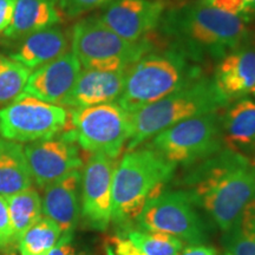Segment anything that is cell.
Returning a JSON list of instances; mask_svg holds the SVG:
<instances>
[{"instance_id":"1","label":"cell","mask_w":255,"mask_h":255,"mask_svg":"<svg viewBox=\"0 0 255 255\" xmlns=\"http://www.w3.org/2000/svg\"><path fill=\"white\" fill-rule=\"evenodd\" d=\"M157 31L165 45L200 65L219 62L233 50L255 41L247 21L203 0L165 9Z\"/></svg>"},{"instance_id":"2","label":"cell","mask_w":255,"mask_h":255,"mask_svg":"<svg viewBox=\"0 0 255 255\" xmlns=\"http://www.w3.org/2000/svg\"><path fill=\"white\" fill-rule=\"evenodd\" d=\"M188 168L184 190L222 233L228 231L255 197V162L223 148Z\"/></svg>"},{"instance_id":"3","label":"cell","mask_w":255,"mask_h":255,"mask_svg":"<svg viewBox=\"0 0 255 255\" xmlns=\"http://www.w3.org/2000/svg\"><path fill=\"white\" fill-rule=\"evenodd\" d=\"M176 168L146 144L127 150L114 174L111 222L120 231L132 227L146 203L164 190Z\"/></svg>"},{"instance_id":"4","label":"cell","mask_w":255,"mask_h":255,"mask_svg":"<svg viewBox=\"0 0 255 255\" xmlns=\"http://www.w3.org/2000/svg\"><path fill=\"white\" fill-rule=\"evenodd\" d=\"M205 75L202 65L173 46L145 53L126 71L119 103L129 114L155 103Z\"/></svg>"},{"instance_id":"5","label":"cell","mask_w":255,"mask_h":255,"mask_svg":"<svg viewBox=\"0 0 255 255\" xmlns=\"http://www.w3.org/2000/svg\"><path fill=\"white\" fill-rule=\"evenodd\" d=\"M229 104L216 89L210 76L177 89L165 97L131 115V136L127 150L138 148L174 124L188 119L221 110Z\"/></svg>"},{"instance_id":"6","label":"cell","mask_w":255,"mask_h":255,"mask_svg":"<svg viewBox=\"0 0 255 255\" xmlns=\"http://www.w3.org/2000/svg\"><path fill=\"white\" fill-rule=\"evenodd\" d=\"M71 51L82 69L126 72L155 47L149 38L130 41L120 37L97 15L82 18L73 25Z\"/></svg>"},{"instance_id":"7","label":"cell","mask_w":255,"mask_h":255,"mask_svg":"<svg viewBox=\"0 0 255 255\" xmlns=\"http://www.w3.org/2000/svg\"><path fill=\"white\" fill-rule=\"evenodd\" d=\"M221 110L174 124L144 144L176 167H191L225 148Z\"/></svg>"},{"instance_id":"8","label":"cell","mask_w":255,"mask_h":255,"mask_svg":"<svg viewBox=\"0 0 255 255\" xmlns=\"http://www.w3.org/2000/svg\"><path fill=\"white\" fill-rule=\"evenodd\" d=\"M68 128L79 148L117 158L131 136V115L115 103L69 111Z\"/></svg>"},{"instance_id":"9","label":"cell","mask_w":255,"mask_h":255,"mask_svg":"<svg viewBox=\"0 0 255 255\" xmlns=\"http://www.w3.org/2000/svg\"><path fill=\"white\" fill-rule=\"evenodd\" d=\"M132 227L161 232L188 245L208 241V226L193 197L184 189L163 190L146 203Z\"/></svg>"},{"instance_id":"10","label":"cell","mask_w":255,"mask_h":255,"mask_svg":"<svg viewBox=\"0 0 255 255\" xmlns=\"http://www.w3.org/2000/svg\"><path fill=\"white\" fill-rule=\"evenodd\" d=\"M69 123V110L62 105L20 95L0 109V137L31 143L58 135Z\"/></svg>"},{"instance_id":"11","label":"cell","mask_w":255,"mask_h":255,"mask_svg":"<svg viewBox=\"0 0 255 255\" xmlns=\"http://www.w3.org/2000/svg\"><path fill=\"white\" fill-rule=\"evenodd\" d=\"M117 158L91 154L82 173L81 218L87 228L107 231L111 222L113 181Z\"/></svg>"},{"instance_id":"12","label":"cell","mask_w":255,"mask_h":255,"mask_svg":"<svg viewBox=\"0 0 255 255\" xmlns=\"http://www.w3.org/2000/svg\"><path fill=\"white\" fill-rule=\"evenodd\" d=\"M24 152L32 180L40 188L83 167L79 145L68 126L58 135L28 143Z\"/></svg>"},{"instance_id":"13","label":"cell","mask_w":255,"mask_h":255,"mask_svg":"<svg viewBox=\"0 0 255 255\" xmlns=\"http://www.w3.org/2000/svg\"><path fill=\"white\" fill-rule=\"evenodd\" d=\"M165 9L162 0H117L97 17L120 37L139 41L157 30Z\"/></svg>"},{"instance_id":"14","label":"cell","mask_w":255,"mask_h":255,"mask_svg":"<svg viewBox=\"0 0 255 255\" xmlns=\"http://www.w3.org/2000/svg\"><path fill=\"white\" fill-rule=\"evenodd\" d=\"M82 66L70 49L58 58L31 72L21 95L60 105L77 81Z\"/></svg>"},{"instance_id":"15","label":"cell","mask_w":255,"mask_h":255,"mask_svg":"<svg viewBox=\"0 0 255 255\" xmlns=\"http://www.w3.org/2000/svg\"><path fill=\"white\" fill-rule=\"evenodd\" d=\"M212 78L228 103L255 94V41L233 50L216 62Z\"/></svg>"},{"instance_id":"16","label":"cell","mask_w":255,"mask_h":255,"mask_svg":"<svg viewBox=\"0 0 255 255\" xmlns=\"http://www.w3.org/2000/svg\"><path fill=\"white\" fill-rule=\"evenodd\" d=\"M82 170H75L44 188L43 214L55 221L63 234L73 233L81 216Z\"/></svg>"},{"instance_id":"17","label":"cell","mask_w":255,"mask_h":255,"mask_svg":"<svg viewBox=\"0 0 255 255\" xmlns=\"http://www.w3.org/2000/svg\"><path fill=\"white\" fill-rule=\"evenodd\" d=\"M126 72L82 69L77 81L60 105L70 109L119 102L123 92Z\"/></svg>"},{"instance_id":"18","label":"cell","mask_w":255,"mask_h":255,"mask_svg":"<svg viewBox=\"0 0 255 255\" xmlns=\"http://www.w3.org/2000/svg\"><path fill=\"white\" fill-rule=\"evenodd\" d=\"M7 56L31 71L58 58L70 50L68 33L59 25L33 32L7 43Z\"/></svg>"},{"instance_id":"19","label":"cell","mask_w":255,"mask_h":255,"mask_svg":"<svg viewBox=\"0 0 255 255\" xmlns=\"http://www.w3.org/2000/svg\"><path fill=\"white\" fill-rule=\"evenodd\" d=\"M225 148L255 158V101L248 97L233 101L221 110Z\"/></svg>"},{"instance_id":"20","label":"cell","mask_w":255,"mask_h":255,"mask_svg":"<svg viewBox=\"0 0 255 255\" xmlns=\"http://www.w3.org/2000/svg\"><path fill=\"white\" fill-rule=\"evenodd\" d=\"M63 17L60 0H15L13 18L2 38L12 43L33 32L59 25Z\"/></svg>"},{"instance_id":"21","label":"cell","mask_w":255,"mask_h":255,"mask_svg":"<svg viewBox=\"0 0 255 255\" xmlns=\"http://www.w3.org/2000/svg\"><path fill=\"white\" fill-rule=\"evenodd\" d=\"M32 182L24 145L0 137V195H14L31 188Z\"/></svg>"},{"instance_id":"22","label":"cell","mask_w":255,"mask_h":255,"mask_svg":"<svg viewBox=\"0 0 255 255\" xmlns=\"http://www.w3.org/2000/svg\"><path fill=\"white\" fill-rule=\"evenodd\" d=\"M11 219L13 245H18L25 232L43 216L41 197L37 190L28 188L6 197Z\"/></svg>"},{"instance_id":"23","label":"cell","mask_w":255,"mask_h":255,"mask_svg":"<svg viewBox=\"0 0 255 255\" xmlns=\"http://www.w3.org/2000/svg\"><path fill=\"white\" fill-rule=\"evenodd\" d=\"M222 245L232 255H255V197L234 225L223 232Z\"/></svg>"},{"instance_id":"24","label":"cell","mask_w":255,"mask_h":255,"mask_svg":"<svg viewBox=\"0 0 255 255\" xmlns=\"http://www.w3.org/2000/svg\"><path fill=\"white\" fill-rule=\"evenodd\" d=\"M137 250L144 255H180L184 242L161 232L130 227L120 231Z\"/></svg>"},{"instance_id":"25","label":"cell","mask_w":255,"mask_h":255,"mask_svg":"<svg viewBox=\"0 0 255 255\" xmlns=\"http://www.w3.org/2000/svg\"><path fill=\"white\" fill-rule=\"evenodd\" d=\"M63 235L55 221L41 216L32 225L18 242L20 255H46Z\"/></svg>"},{"instance_id":"26","label":"cell","mask_w":255,"mask_h":255,"mask_svg":"<svg viewBox=\"0 0 255 255\" xmlns=\"http://www.w3.org/2000/svg\"><path fill=\"white\" fill-rule=\"evenodd\" d=\"M31 70L0 53V104L13 102L23 92Z\"/></svg>"},{"instance_id":"27","label":"cell","mask_w":255,"mask_h":255,"mask_svg":"<svg viewBox=\"0 0 255 255\" xmlns=\"http://www.w3.org/2000/svg\"><path fill=\"white\" fill-rule=\"evenodd\" d=\"M213 7L238 15L245 21L255 19V0H203Z\"/></svg>"},{"instance_id":"28","label":"cell","mask_w":255,"mask_h":255,"mask_svg":"<svg viewBox=\"0 0 255 255\" xmlns=\"http://www.w3.org/2000/svg\"><path fill=\"white\" fill-rule=\"evenodd\" d=\"M115 1L117 0H60V8L65 17L77 18L97 8H104Z\"/></svg>"},{"instance_id":"29","label":"cell","mask_w":255,"mask_h":255,"mask_svg":"<svg viewBox=\"0 0 255 255\" xmlns=\"http://www.w3.org/2000/svg\"><path fill=\"white\" fill-rule=\"evenodd\" d=\"M13 245L11 219L6 197L0 195V251L11 248Z\"/></svg>"},{"instance_id":"30","label":"cell","mask_w":255,"mask_h":255,"mask_svg":"<svg viewBox=\"0 0 255 255\" xmlns=\"http://www.w3.org/2000/svg\"><path fill=\"white\" fill-rule=\"evenodd\" d=\"M104 248L107 255H144L120 232L105 241Z\"/></svg>"},{"instance_id":"31","label":"cell","mask_w":255,"mask_h":255,"mask_svg":"<svg viewBox=\"0 0 255 255\" xmlns=\"http://www.w3.org/2000/svg\"><path fill=\"white\" fill-rule=\"evenodd\" d=\"M46 255H76V250L73 246V233L63 234Z\"/></svg>"},{"instance_id":"32","label":"cell","mask_w":255,"mask_h":255,"mask_svg":"<svg viewBox=\"0 0 255 255\" xmlns=\"http://www.w3.org/2000/svg\"><path fill=\"white\" fill-rule=\"evenodd\" d=\"M15 0H0V34L6 31L13 18Z\"/></svg>"},{"instance_id":"33","label":"cell","mask_w":255,"mask_h":255,"mask_svg":"<svg viewBox=\"0 0 255 255\" xmlns=\"http://www.w3.org/2000/svg\"><path fill=\"white\" fill-rule=\"evenodd\" d=\"M180 255H219V253L214 247L202 244L188 245V247H184Z\"/></svg>"},{"instance_id":"34","label":"cell","mask_w":255,"mask_h":255,"mask_svg":"<svg viewBox=\"0 0 255 255\" xmlns=\"http://www.w3.org/2000/svg\"><path fill=\"white\" fill-rule=\"evenodd\" d=\"M223 255H232V254H229L228 252H226V251H225V254H223Z\"/></svg>"},{"instance_id":"35","label":"cell","mask_w":255,"mask_h":255,"mask_svg":"<svg viewBox=\"0 0 255 255\" xmlns=\"http://www.w3.org/2000/svg\"><path fill=\"white\" fill-rule=\"evenodd\" d=\"M81 255H89V254H81Z\"/></svg>"},{"instance_id":"36","label":"cell","mask_w":255,"mask_h":255,"mask_svg":"<svg viewBox=\"0 0 255 255\" xmlns=\"http://www.w3.org/2000/svg\"><path fill=\"white\" fill-rule=\"evenodd\" d=\"M254 162H255V158H254Z\"/></svg>"}]
</instances>
